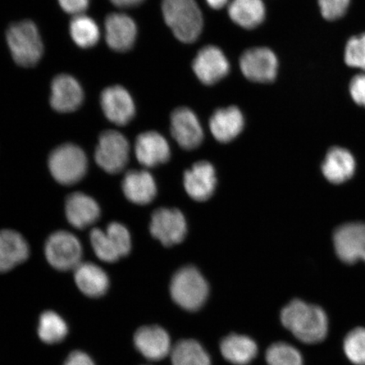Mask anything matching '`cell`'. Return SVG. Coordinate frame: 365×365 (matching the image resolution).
<instances>
[{"label":"cell","mask_w":365,"mask_h":365,"mask_svg":"<svg viewBox=\"0 0 365 365\" xmlns=\"http://www.w3.org/2000/svg\"><path fill=\"white\" fill-rule=\"evenodd\" d=\"M227 11L235 24L250 30L261 25L266 16L262 0H230Z\"/></svg>","instance_id":"26"},{"label":"cell","mask_w":365,"mask_h":365,"mask_svg":"<svg viewBox=\"0 0 365 365\" xmlns=\"http://www.w3.org/2000/svg\"><path fill=\"white\" fill-rule=\"evenodd\" d=\"M344 353L355 365H365V328L357 327L349 331L344 341Z\"/></svg>","instance_id":"31"},{"label":"cell","mask_w":365,"mask_h":365,"mask_svg":"<svg viewBox=\"0 0 365 365\" xmlns=\"http://www.w3.org/2000/svg\"><path fill=\"white\" fill-rule=\"evenodd\" d=\"M70 33L73 41L83 48L93 47L100 38L97 23L83 14L73 18L70 24Z\"/></svg>","instance_id":"29"},{"label":"cell","mask_w":365,"mask_h":365,"mask_svg":"<svg viewBox=\"0 0 365 365\" xmlns=\"http://www.w3.org/2000/svg\"><path fill=\"white\" fill-rule=\"evenodd\" d=\"M172 365H212L207 351L197 341L181 340L171 351Z\"/></svg>","instance_id":"27"},{"label":"cell","mask_w":365,"mask_h":365,"mask_svg":"<svg viewBox=\"0 0 365 365\" xmlns=\"http://www.w3.org/2000/svg\"><path fill=\"white\" fill-rule=\"evenodd\" d=\"M29 245L19 232L0 230V273L10 272L29 257Z\"/></svg>","instance_id":"19"},{"label":"cell","mask_w":365,"mask_h":365,"mask_svg":"<svg viewBox=\"0 0 365 365\" xmlns=\"http://www.w3.org/2000/svg\"><path fill=\"white\" fill-rule=\"evenodd\" d=\"M90 240L94 253L101 261L113 263L120 259L109 241L106 232L100 228H94L90 232Z\"/></svg>","instance_id":"32"},{"label":"cell","mask_w":365,"mask_h":365,"mask_svg":"<svg viewBox=\"0 0 365 365\" xmlns=\"http://www.w3.org/2000/svg\"><path fill=\"white\" fill-rule=\"evenodd\" d=\"M186 192L197 202L212 197L217 185L215 168L208 162H199L186 171L184 176Z\"/></svg>","instance_id":"17"},{"label":"cell","mask_w":365,"mask_h":365,"mask_svg":"<svg viewBox=\"0 0 365 365\" xmlns=\"http://www.w3.org/2000/svg\"><path fill=\"white\" fill-rule=\"evenodd\" d=\"M135 150L141 165L154 168L170 158V147L162 135L156 131L140 134L135 140Z\"/></svg>","instance_id":"18"},{"label":"cell","mask_w":365,"mask_h":365,"mask_svg":"<svg viewBox=\"0 0 365 365\" xmlns=\"http://www.w3.org/2000/svg\"><path fill=\"white\" fill-rule=\"evenodd\" d=\"M7 43L14 61L22 67H33L40 61L43 45L33 21L14 23L6 34Z\"/></svg>","instance_id":"3"},{"label":"cell","mask_w":365,"mask_h":365,"mask_svg":"<svg viewBox=\"0 0 365 365\" xmlns=\"http://www.w3.org/2000/svg\"><path fill=\"white\" fill-rule=\"evenodd\" d=\"M45 257L58 271L75 270L81 264L82 247L76 236L67 231H57L46 241Z\"/></svg>","instance_id":"6"},{"label":"cell","mask_w":365,"mask_h":365,"mask_svg":"<svg viewBox=\"0 0 365 365\" xmlns=\"http://www.w3.org/2000/svg\"><path fill=\"white\" fill-rule=\"evenodd\" d=\"M123 192L130 202L148 205L157 195V185L150 173L145 170H130L122 182Z\"/></svg>","instance_id":"22"},{"label":"cell","mask_w":365,"mask_h":365,"mask_svg":"<svg viewBox=\"0 0 365 365\" xmlns=\"http://www.w3.org/2000/svg\"><path fill=\"white\" fill-rule=\"evenodd\" d=\"M106 234L113 247L120 257H125L131 250V237L129 230L120 222H111L107 227Z\"/></svg>","instance_id":"33"},{"label":"cell","mask_w":365,"mask_h":365,"mask_svg":"<svg viewBox=\"0 0 365 365\" xmlns=\"http://www.w3.org/2000/svg\"><path fill=\"white\" fill-rule=\"evenodd\" d=\"M61 8L71 15H82L89 6V0H58Z\"/></svg>","instance_id":"37"},{"label":"cell","mask_w":365,"mask_h":365,"mask_svg":"<svg viewBox=\"0 0 365 365\" xmlns=\"http://www.w3.org/2000/svg\"><path fill=\"white\" fill-rule=\"evenodd\" d=\"M171 133L185 150H194L202 143L204 132L196 114L188 108L175 109L171 116Z\"/></svg>","instance_id":"12"},{"label":"cell","mask_w":365,"mask_h":365,"mask_svg":"<svg viewBox=\"0 0 365 365\" xmlns=\"http://www.w3.org/2000/svg\"><path fill=\"white\" fill-rule=\"evenodd\" d=\"M220 351L223 358L232 364L248 365L257 358L258 346L247 336L231 334L222 340Z\"/></svg>","instance_id":"25"},{"label":"cell","mask_w":365,"mask_h":365,"mask_svg":"<svg viewBox=\"0 0 365 365\" xmlns=\"http://www.w3.org/2000/svg\"><path fill=\"white\" fill-rule=\"evenodd\" d=\"M49 171L58 184L78 182L88 170V158L83 150L71 143L59 145L48 158Z\"/></svg>","instance_id":"5"},{"label":"cell","mask_w":365,"mask_h":365,"mask_svg":"<svg viewBox=\"0 0 365 365\" xmlns=\"http://www.w3.org/2000/svg\"><path fill=\"white\" fill-rule=\"evenodd\" d=\"M355 170L356 162L352 153L339 147L329 150L322 166L323 175L335 185L349 180L354 176Z\"/></svg>","instance_id":"23"},{"label":"cell","mask_w":365,"mask_h":365,"mask_svg":"<svg viewBox=\"0 0 365 365\" xmlns=\"http://www.w3.org/2000/svg\"><path fill=\"white\" fill-rule=\"evenodd\" d=\"M209 125L214 138L219 143H227L244 130L245 118L239 108H220L212 114Z\"/></svg>","instance_id":"21"},{"label":"cell","mask_w":365,"mask_h":365,"mask_svg":"<svg viewBox=\"0 0 365 365\" xmlns=\"http://www.w3.org/2000/svg\"><path fill=\"white\" fill-rule=\"evenodd\" d=\"M66 214L67 220L73 227L84 230L98 220L101 210L91 196L76 192L66 199Z\"/></svg>","instance_id":"20"},{"label":"cell","mask_w":365,"mask_h":365,"mask_svg":"<svg viewBox=\"0 0 365 365\" xmlns=\"http://www.w3.org/2000/svg\"><path fill=\"white\" fill-rule=\"evenodd\" d=\"M346 65L365 72V34L354 36L349 40L345 48Z\"/></svg>","instance_id":"34"},{"label":"cell","mask_w":365,"mask_h":365,"mask_svg":"<svg viewBox=\"0 0 365 365\" xmlns=\"http://www.w3.org/2000/svg\"><path fill=\"white\" fill-rule=\"evenodd\" d=\"M266 359L268 365H304L302 354L286 342H276L269 346Z\"/></svg>","instance_id":"30"},{"label":"cell","mask_w":365,"mask_h":365,"mask_svg":"<svg viewBox=\"0 0 365 365\" xmlns=\"http://www.w3.org/2000/svg\"><path fill=\"white\" fill-rule=\"evenodd\" d=\"M75 281L81 293L90 298L103 296L110 284L103 269L91 262L81 263L75 269Z\"/></svg>","instance_id":"24"},{"label":"cell","mask_w":365,"mask_h":365,"mask_svg":"<svg viewBox=\"0 0 365 365\" xmlns=\"http://www.w3.org/2000/svg\"><path fill=\"white\" fill-rule=\"evenodd\" d=\"M150 231L155 239L167 247L180 244L187 232L185 216L178 209H158L153 214Z\"/></svg>","instance_id":"8"},{"label":"cell","mask_w":365,"mask_h":365,"mask_svg":"<svg viewBox=\"0 0 365 365\" xmlns=\"http://www.w3.org/2000/svg\"><path fill=\"white\" fill-rule=\"evenodd\" d=\"M63 365H96L93 359L83 351H73L68 354Z\"/></svg>","instance_id":"38"},{"label":"cell","mask_w":365,"mask_h":365,"mask_svg":"<svg viewBox=\"0 0 365 365\" xmlns=\"http://www.w3.org/2000/svg\"><path fill=\"white\" fill-rule=\"evenodd\" d=\"M349 91L354 101L365 108V72L355 76L351 80Z\"/></svg>","instance_id":"36"},{"label":"cell","mask_w":365,"mask_h":365,"mask_svg":"<svg viewBox=\"0 0 365 365\" xmlns=\"http://www.w3.org/2000/svg\"><path fill=\"white\" fill-rule=\"evenodd\" d=\"M110 1L120 8H132L139 6L144 0H110Z\"/></svg>","instance_id":"39"},{"label":"cell","mask_w":365,"mask_h":365,"mask_svg":"<svg viewBox=\"0 0 365 365\" xmlns=\"http://www.w3.org/2000/svg\"><path fill=\"white\" fill-rule=\"evenodd\" d=\"M137 26L129 16L113 13L105 20V38L117 52H125L133 47L136 40Z\"/></svg>","instance_id":"16"},{"label":"cell","mask_w":365,"mask_h":365,"mask_svg":"<svg viewBox=\"0 0 365 365\" xmlns=\"http://www.w3.org/2000/svg\"><path fill=\"white\" fill-rule=\"evenodd\" d=\"M101 106L108 120L118 125L129 124L135 117L133 99L128 91L120 86H109L103 90Z\"/></svg>","instance_id":"14"},{"label":"cell","mask_w":365,"mask_h":365,"mask_svg":"<svg viewBox=\"0 0 365 365\" xmlns=\"http://www.w3.org/2000/svg\"><path fill=\"white\" fill-rule=\"evenodd\" d=\"M333 243L342 262H365V223L353 222L339 227L333 235Z\"/></svg>","instance_id":"9"},{"label":"cell","mask_w":365,"mask_h":365,"mask_svg":"<svg viewBox=\"0 0 365 365\" xmlns=\"http://www.w3.org/2000/svg\"><path fill=\"white\" fill-rule=\"evenodd\" d=\"M205 1H207L210 7L215 9V10H219V9H222L227 6V4L230 3V0H205Z\"/></svg>","instance_id":"40"},{"label":"cell","mask_w":365,"mask_h":365,"mask_svg":"<svg viewBox=\"0 0 365 365\" xmlns=\"http://www.w3.org/2000/svg\"><path fill=\"white\" fill-rule=\"evenodd\" d=\"M240 66L242 73L248 80L268 83L276 78L278 61L271 49L255 48L242 54Z\"/></svg>","instance_id":"10"},{"label":"cell","mask_w":365,"mask_h":365,"mask_svg":"<svg viewBox=\"0 0 365 365\" xmlns=\"http://www.w3.org/2000/svg\"><path fill=\"white\" fill-rule=\"evenodd\" d=\"M350 0H319L322 15L328 21H335L344 16Z\"/></svg>","instance_id":"35"},{"label":"cell","mask_w":365,"mask_h":365,"mask_svg":"<svg viewBox=\"0 0 365 365\" xmlns=\"http://www.w3.org/2000/svg\"><path fill=\"white\" fill-rule=\"evenodd\" d=\"M230 62L215 46H207L200 49L193 61V71L197 78L205 85L217 83L228 74Z\"/></svg>","instance_id":"11"},{"label":"cell","mask_w":365,"mask_h":365,"mask_svg":"<svg viewBox=\"0 0 365 365\" xmlns=\"http://www.w3.org/2000/svg\"><path fill=\"white\" fill-rule=\"evenodd\" d=\"M162 11L166 24L180 42L191 43L203 29V17L195 0H163Z\"/></svg>","instance_id":"2"},{"label":"cell","mask_w":365,"mask_h":365,"mask_svg":"<svg viewBox=\"0 0 365 365\" xmlns=\"http://www.w3.org/2000/svg\"><path fill=\"white\" fill-rule=\"evenodd\" d=\"M95 159L98 166L105 172L111 175L120 173L129 162V141L120 132H103L96 149Z\"/></svg>","instance_id":"7"},{"label":"cell","mask_w":365,"mask_h":365,"mask_svg":"<svg viewBox=\"0 0 365 365\" xmlns=\"http://www.w3.org/2000/svg\"><path fill=\"white\" fill-rule=\"evenodd\" d=\"M135 349L150 361H159L171 354L172 344L170 335L159 326H145L135 333Z\"/></svg>","instance_id":"13"},{"label":"cell","mask_w":365,"mask_h":365,"mask_svg":"<svg viewBox=\"0 0 365 365\" xmlns=\"http://www.w3.org/2000/svg\"><path fill=\"white\" fill-rule=\"evenodd\" d=\"M170 293L173 301L182 309L196 312L207 301L209 287L197 269L186 267L173 277Z\"/></svg>","instance_id":"4"},{"label":"cell","mask_w":365,"mask_h":365,"mask_svg":"<svg viewBox=\"0 0 365 365\" xmlns=\"http://www.w3.org/2000/svg\"><path fill=\"white\" fill-rule=\"evenodd\" d=\"M68 333L67 323L58 314L48 310L41 314L38 334L40 340L44 344H58L66 339Z\"/></svg>","instance_id":"28"},{"label":"cell","mask_w":365,"mask_h":365,"mask_svg":"<svg viewBox=\"0 0 365 365\" xmlns=\"http://www.w3.org/2000/svg\"><path fill=\"white\" fill-rule=\"evenodd\" d=\"M83 90L79 82L70 75H58L51 85L50 104L59 113H70L78 109L83 102Z\"/></svg>","instance_id":"15"},{"label":"cell","mask_w":365,"mask_h":365,"mask_svg":"<svg viewBox=\"0 0 365 365\" xmlns=\"http://www.w3.org/2000/svg\"><path fill=\"white\" fill-rule=\"evenodd\" d=\"M282 325L297 339L307 344H316L326 339L328 318L317 305L294 299L282 310Z\"/></svg>","instance_id":"1"}]
</instances>
